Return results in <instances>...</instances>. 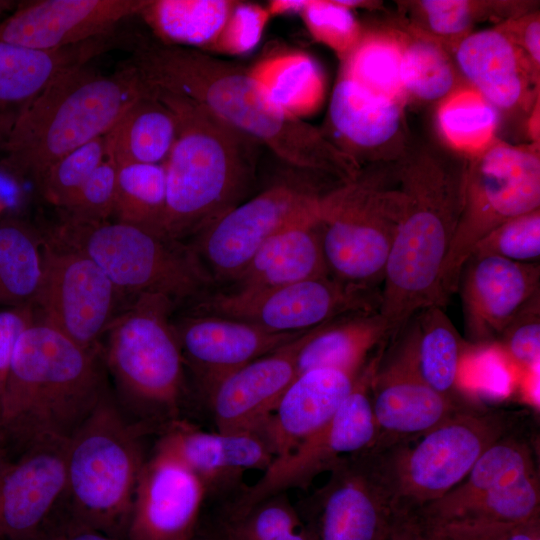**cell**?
<instances>
[{
  "label": "cell",
  "mask_w": 540,
  "mask_h": 540,
  "mask_svg": "<svg viewBox=\"0 0 540 540\" xmlns=\"http://www.w3.org/2000/svg\"><path fill=\"white\" fill-rule=\"evenodd\" d=\"M11 460L9 459L8 452L0 446V474L7 467Z\"/></svg>",
  "instance_id": "58"
},
{
  "label": "cell",
  "mask_w": 540,
  "mask_h": 540,
  "mask_svg": "<svg viewBox=\"0 0 540 540\" xmlns=\"http://www.w3.org/2000/svg\"><path fill=\"white\" fill-rule=\"evenodd\" d=\"M395 169L403 207L379 308L390 340L422 309L442 307L440 272L463 208L467 158L410 148Z\"/></svg>",
  "instance_id": "2"
},
{
  "label": "cell",
  "mask_w": 540,
  "mask_h": 540,
  "mask_svg": "<svg viewBox=\"0 0 540 540\" xmlns=\"http://www.w3.org/2000/svg\"><path fill=\"white\" fill-rule=\"evenodd\" d=\"M108 393L101 350L84 349L35 318L17 341L0 397V446L20 455L67 441Z\"/></svg>",
  "instance_id": "3"
},
{
  "label": "cell",
  "mask_w": 540,
  "mask_h": 540,
  "mask_svg": "<svg viewBox=\"0 0 540 540\" xmlns=\"http://www.w3.org/2000/svg\"><path fill=\"white\" fill-rule=\"evenodd\" d=\"M174 326L184 362L205 395L228 374L306 332L277 333L216 315L186 318Z\"/></svg>",
  "instance_id": "25"
},
{
  "label": "cell",
  "mask_w": 540,
  "mask_h": 540,
  "mask_svg": "<svg viewBox=\"0 0 540 540\" xmlns=\"http://www.w3.org/2000/svg\"><path fill=\"white\" fill-rule=\"evenodd\" d=\"M118 165L110 154L60 210L61 217L79 222L107 221L114 213Z\"/></svg>",
  "instance_id": "45"
},
{
  "label": "cell",
  "mask_w": 540,
  "mask_h": 540,
  "mask_svg": "<svg viewBox=\"0 0 540 540\" xmlns=\"http://www.w3.org/2000/svg\"><path fill=\"white\" fill-rule=\"evenodd\" d=\"M154 428L129 420L108 393L68 439L67 519L76 526L127 540L142 439Z\"/></svg>",
  "instance_id": "6"
},
{
  "label": "cell",
  "mask_w": 540,
  "mask_h": 540,
  "mask_svg": "<svg viewBox=\"0 0 540 540\" xmlns=\"http://www.w3.org/2000/svg\"><path fill=\"white\" fill-rule=\"evenodd\" d=\"M42 231L29 222L0 220V305L32 304L42 276Z\"/></svg>",
  "instance_id": "35"
},
{
  "label": "cell",
  "mask_w": 540,
  "mask_h": 540,
  "mask_svg": "<svg viewBox=\"0 0 540 540\" xmlns=\"http://www.w3.org/2000/svg\"><path fill=\"white\" fill-rule=\"evenodd\" d=\"M67 441L33 445L0 474V540H32L66 517Z\"/></svg>",
  "instance_id": "19"
},
{
  "label": "cell",
  "mask_w": 540,
  "mask_h": 540,
  "mask_svg": "<svg viewBox=\"0 0 540 540\" xmlns=\"http://www.w3.org/2000/svg\"><path fill=\"white\" fill-rule=\"evenodd\" d=\"M540 207V158L536 148L495 141L467 158L464 202L439 279L445 306L459 287L475 245L492 230Z\"/></svg>",
  "instance_id": "11"
},
{
  "label": "cell",
  "mask_w": 540,
  "mask_h": 540,
  "mask_svg": "<svg viewBox=\"0 0 540 540\" xmlns=\"http://www.w3.org/2000/svg\"><path fill=\"white\" fill-rule=\"evenodd\" d=\"M32 540H120L101 532L82 528L74 525L68 520H63L44 532L40 533Z\"/></svg>",
  "instance_id": "53"
},
{
  "label": "cell",
  "mask_w": 540,
  "mask_h": 540,
  "mask_svg": "<svg viewBox=\"0 0 540 540\" xmlns=\"http://www.w3.org/2000/svg\"><path fill=\"white\" fill-rule=\"evenodd\" d=\"M510 427L504 412L462 408L414 445L367 452L394 510L416 511L458 485Z\"/></svg>",
  "instance_id": "10"
},
{
  "label": "cell",
  "mask_w": 540,
  "mask_h": 540,
  "mask_svg": "<svg viewBox=\"0 0 540 540\" xmlns=\"http://www.w3.org/2000/svg\"><path fill=\"white\" fill-rule=\"evenodd\" d=\"M21 196V184L0 166V212L16 205Z\"/></svg>",
  "instance_id": "55"
},
{
  "label": "cell",
  "mask_w": 540,
  "mask_h": 540,
  "mask_svg": "<svg viewBox=\"0 0 540 540\" xmlns=\"http://www.w3.org/2000/svg\"><path fill=\"white\" fill-rule=\"evenodd\" d=\"M206 496L203 482L189 468L155 448L138 477L127 540H189Z\"/></svg>",
  "instance_id": "21"
},
{
  "label": "cell",
  "mask_w": 540,
  "mask_h": 540,
  "mask_svg": "<svg viewBox=\"0 0 540 540\" xmlns=\"http://www.w3.org/2000/svg\"><path fill=\"white\" fill-rule=\"evenodd\" d=\"M174 303L141 294L116 316L101 344L117 405L134 423L155 428L178 419L184 394V358L170 315Z\"/></svg>",
  "instance_id": "7"
},
{
  "label": "cell",
  "mask_w": 540,
  "mask_h": 540,
  "mask_svg": "<svg viewBox=\"0 0 540 540\" xmlns=\"http://www.w3.org/2000/svg\"><path fill=\"white\" fill-rule=\"evenodd\" d=\"M502 347L517 364L538 366L540 354L539 294L533 297L500 334Z\"/></svg>",
  "instance_id": "48"
},
{
  "label": "cell",
  "mask_w": 540,
  "mask_h": 540,
  "mask_svg": "<svg viewBox=\"0 0 540 540\" xmlns=\"http://www.w3.org/2000/svg\"><path fill=\"white\" fill-rule=\"evenodd\" d=\"M395 165L363 168L320 195L318 220L332 277L374 289L383 282L403 207Z\"/></svg>",
  "instance_id": "8"
},
{
  "label": "cell",
  "mask_w": 540,
  "mask_h": 540,
  "mask_svg": "<svg viewBox=\"0 0 540 540\" xmlns=\"http://www.w3.org/2000/svg\"><path fill=\"white\" fill-rule=\"evenodd\" d=\"M414 512L428 526L510 524L540 516V480L531 446L508 432L458 485Z\"/></svg>",
  "instance_id": "12"
},
{
  "label": "cell",
  "mask_w": 540,
  "mask_h": 540,
  "mask_svg": "<svg viewBox=\"0 0 540 540\" xmlns=\"http://www.w3.org/2000/svg\"><path fill=\"white\" fill-rule=\"evenodd\" d=\"M35 318L36 314L32 304L10 307L0 311V397L17 341Z\"/></svg>",
  "instance_id": "49"
},
{
  "label": "cell",
  "mask_w": 540,
  "mask_h": 540,
  "mask_svg": "<svg viewBox=\"0 0 540 540\" xmlns=\"http://www.w3.org/2000/svg\"><path fill=\"white\" fill-rule=\"evenodd\" d=\"M133 38L118 29L87 41L54 49H34L0 42V155L14 125L59 77Z\"/></svg>",
  "instance_id": "23"
},
{
  "label": "cell",
  "mask_w": 540,
  "mask_h": 540,
  "mask_svg": "<svg viewBox=\"0 0 540 540\" xmlns=\"http://www.w3.org/2000/svg\"><path fill=\"white\" fill-rule=\"evenodd\" d=\"M360 371L324 367L297 375L261 433L274 456L289 452L325 425L352 391Z\"/></svg>",
  "instance_id": "29"
},
{
  "label": "cell",
  "mask_w": 540,
  "mask_h": 540,
  "mask_svg": "<svg viewBox=\"0 0 540 540\" xmlns=\"http://www.w3.org/2000/svg\"><path fill=\"white\" fill-rule=\"evenodd\" d=\"M212 525L226 540H314L287 493L268 496L243 508L223 510Z\"/></svg>",
  "instance_id": "39"
},
{
  "label": "cell",
  "mask_w": 540,
  "mask_h": 540,
  "mask_svg": "<svg viewBox=\"0 0 540 540\" xmlns=\"http://www.w3.org/2000/svg\"><path fill=\"white\" fill-rule=\"evenodd\" d=\"M455 58L471 87L499 112L533 103L539 69L500 28L468 34L456 44Z\"/></svg>",
  "instance_id": "28"
},
{
  "label": "cell",
  "mask_w": 540,
  "mask_h": 540,
  "mask_svg": "<svg viewBox=\"0 0 540 540\" xmlns=\"http://www.w3.org/2000/svg\"><path fill=\"white\" fill-rule=\"evenodd\" d=\"M307 0H273L266 6L271 17L284 14H300Z\"/></svg>",
  "instance_id": "56"
},
{
  "label": "cell",
  "mask_w": 540,
  "mask_h": 540,
  "mask_svg": "<svg viewBox=\"0 0 540 540\" xmlns=\"http://www.w3.org/2000/svg\"><path fill=\"white\" fill-rule=\"evenodd\" d=\"M149 89L127 61L110 74L87 64L62 75L18 119L0 166L20 184L36 187L62 157L110 132Z\"/></svg>",
  "instance_id": "4"
},
{
  "label": "cell",
  "mask_w": 540,
  "mask_h": 540,
  "mask_svg": "<svg viewBox=\"0 0 540 540\" xmlns=\"http://www.w3.org/2000/svg\"><path fill=\"white\" fill-rule=\"evenodd\" d=\"M155 448L189 468L207 494L231 489L246 470L265 471L275 457L256 433L208 432L180 418L162 427Z\"/></svg>",
  "instance_id": "27"
},
{
  "label": "cell",
  "mask_w": 540,
  "mask_h": 540,
  "mask_svg": "<svg viewBox=\"0 0 540 540\" xmlns=\"http://www.w3.org/2000/svg\"><path fill=\"white\" fill-rule=\"evenodd\" d=\"M148 0H37L0 21V42L34 49L70 46L117 30Z\"/></svg>",
  "instance_id": "22"
},
{
  "label": "cell",
  "mask_w": 540,
  "mask_h": 540,
  "mask_svg": "<svg viewBox=\"0 0 540 540\" xmlns=\"http://www.w3.org/2000/svg\"><path fill=\"white\" fill-rule=\"evenodd\" d=\"M397 32L403 48L401 75L407 98L442 100L456 88V71L444 45L413 26Z\"/></svg>",
  "instance_id": "41"
},
{
  "label": "cell",
  "mask_w": 540,
  "mask_h": 540,
  "mask_svg": "<svg viewBox=\"0 0 540 540\" xmlns=\"http://www.w3.org/2000/svg\"><path fill=\"white\" fill-rule=\"evenodd\" d=\"M300 511L314 540H387L394 507L367 451L342 458Z\"/></svg>",
  "instance_id": "18"
},
{
  "label": "cell",
  "mask_w": 540,
  "mask_h": 540,
  "mask_svg": "<svg viewBox=\"0 0 540 540\" xmlns=\"http://www.w3.org/2000/svg\"><path fill=\"white\" fill-rule=\"evenodd\" d=\"M151 88L177 121L176 140L164 162L163 234L181 241L237 205L252 176L259 144L193 99Z\"/></svg>",
  "instance_id": "5"
},
{
  "label": "cell",
  "mask_w": 540,
  "mask_h": 540,
  "mask_svg": "<svg viewBox=\"0 0 540 540\" xmlns=\"http://www.w3.org/2000/svg\"><path fill=\"white\" fill-rule=\"evenodd\" d=\"M107 154V134L97 137L54 163L35 189L59 210L71 200Z\"/></svg>",
  "instance_id": "42"
},
{
  "label": "cell",
  "mask_w": 540,
  "mask_h": 540,
  "mask_svg": "<svg viewBox=\"0 0 540 540\" xmlns=\"http://www.w3.org/2000/svg\"><path fill=\"white\" fill-rule=\"evenodd\" d=\"M402 43L397 31L364 32L343 60L340 75L365 90L402 105L407 98L401 75Z\"/></svg>",
  "instance_id": "37"
},
{
  "label": "cell",
  "mask_w": 540,
  "mask_h": 540,
  "mask_svg": "<svg viewBox=\"0 0 540 540\" xmlns=\"http://www.w3.org/2000/svg\"><path fill=\"white\" fill-rule=\"evenodd\" d=\"M403 106L339 75L329 103L327 138L361 169L398 163L410 150Z\"/></svg>",
  "instance_id": "20"
},
{
  "label": "cell",
  "mask_w": 540,
  "mask_h": 540,
  "mask_svg": "<svg viewBox=\"0 0 540 540\" xmlns=\"http://www.w3.org/2000/svg\"><path fill=\"white\" fill-rule=\"evenodd\" d=\"M42 234V276L32 302L36 318L78 346L100 351L101 339L125 307V294L91 258Z\"/></svg>",
  "instance_id": "14"
},
{
  "label": "cell",
  "mask_w": 540,
  "mask_h": 540,
  "mask_svg": "<svg viewBox=\"0 0 540 540\" xmlns=\"http://www.w3.org/2000/svg\"><path fill=\"white\" fill-rule=\"evenodd\" d=\"M149 88L107 133V153L118 166L164 164L176 140L173 112Z\"/></svg>",
  "instance_id": "32"
},
{
  "label": "cell",
  "mask_w": 540,
  "mask_h": 540,
  "mask_svg": "<svg viewBox=\"0 0 540 540\" xmlns=\"http://www.w3.org/2000/svg\"><path fill=\"white\" fill-rule=\"evenodd\" d=\"M471 338L500 336L527 303L539 294V262L519 263L496 256L469 257L459 284Z\"/></svg>",
  "instance_id": "26"
},
{
  "label": "cell",
  "mask_w": 540,
  "mask_h": 540,
  "mask_svg": "<svg viewBox=\"0 0 540 540\" xmlns=\"http://www.w3.org/2000/svg\"><path fill=\"white\" fill-rule=\"evenodd\" d=\"M500 29L529 57L534 66L540 67V20L539 14H522L509 19Z\"/></svg>",
  "instance_id": "50"
},
{
  "label": "cell",
  "mask_w": 540,
  "mask_h": 540,
  "mask_svg": "<svg viewBox=\"0 0 540 540\" xmlns=\"http://www.w3.org/2000/svg\"><path fill=\"white\" fill-rule=\"evenodd\" d=\"M127 62L148 86L193 99L286 164L342 182L361 170L323 131L276 106L245 66L200 50L140 39Z\"/></svg>",
  "instance_id": "1"
},
{
  "label": "cell",
  "mask_w": 540,
  "mask_h": 540,
  "mask_svg": "<svg viewBox=\"0 0 540 540\" xmlns=\"http://www.w3.org/2000/svg\"><path fill=\"white\" fill-rule=\"evenodd\" d=\"M437 122L447 145L470 158L496 141L499 111L473 87L461 86L441 100Z\"/></svg>",
  "instance_id": "38"
},
{
  "label": "cell",
  "mask_w": 540,
  "mask_h": 540,
  "mask_svg": "<svg viewBox=\"0 0 540 540\" xmlns=\"http://www.w3.org/2000/svg\"><path fill=\"white\" fill-rule=\"evenodd\" d=\"M389 340L379 310L334 318L308 331L297 355V375L324 367L360 371L369 354Z\"/></svg>",
  "instance_id": "31"
},
{
  "label": "cell",
  "mask_w": 540,
  "mask_h": 540,
  "mask_svg": "<svg viewBox=\"0 0 540 540\" xmlns=\"http://www.w3.org/2000/svg\"><path fill=\"white\" fill-rule=\"evenodd\" d=\"M12 4H13V2H11V1L0 0V13H2L3 11L9 9L12 6Z\"/></svg>",
  "instance_id": "59"
},
{
  "label": "cell",
  "mask_w": 540,
  "mask_h": 540,
  "mask_svg": "<svg viewBox=\"0 0 540 540\" xmlns=\"http://www.w3.org/2000/svg\"><path fill=\"white\" fill-rule=\"evenodd\" d=\"M325 276L331 274L323 252L317 207L272 236L236 281L237 290L256 291Z\"/></svg>",
  "instance_id": "30"
},
{
  "label": "cell",
  "mask_w": 540,
  "mask_h": 540,
  "mask_svg": "<svg viewBox=\"0 0 540 540\" xmlns=\"http://www.w3.org/2000/svg\"><path fill=\"white\" fill-rule=\"evenodd\" d=\"M234 4L233 0H148L139 16L158 41L207 53Z\"/></svg>",
  "instance_id": "34"
},
{
  "label": "cell",
  "mask_w": 540,
  "mask_h": 540,
  "mask_svg": "<svg viewBox=\"0 0 540 540\" xmlns=\"http://www.w3.org/2000/svg\"><path fill=\"white\" fill-rule=\"evenodd\" d=\"M383 343L361 369L352 391L334 416L289 452L274 457L260 479L245 487L225 510L249 506L268 496L306 489L342 458L369 450L377 438L371 383L384 353Z\"/></svg>",
  "instance_id": "13"
},
{
  "label": "cell",
  "mask_w": 540,
  "mask_h": 540,
  "mask_svg": "<svg viewBox=\"0 0 540 540\" xmlns=\"http://www.w3.org/2000/svg\"><path fill=\"white\" fill-rule=\"evenodd\" d=\"M319 197L291 185L270 187L196 234L192 248L209 277L236 281L272 236L316 211Z\"/></svg>",
  "instance_id": "16"
},
{
  "label": "cell",
  "mask_w": 540,
  "mask_h": 540,
  "mask_svg": "<svg viewBox=\"0 0 540 540\" xmlns=\"http://www.w3.org/2000/svg\"><path fill=\"white\" fill-rule=\"evenodd\" d=\"M299 15L310 35L335 52L341 62L363 34L352 9L339 0H307Z\"/></svg>",
  "instance_id": "43"
},
{
  "label": "cell",
  "mask_w": 540,
  "mask_h": 540,
  "mask_svg": "<svg viewBox=\"0 0 540 540\" xmlns=\"http://www.w3.org/2000/svg\"><path fill=\"white\" fill-rule=\"evenodd\" d=\"M426 527L430 540H488L482 526L426 525Z\"/></svg>",
  "instance_id": "54"
},
{
  "label": "cell",
  "mask_w": 540,
  "mask_h": 540,
  "mask_svg": "<svg viewBox=\"0 0 540 540\" xmlns=\"http://www.w3.org/2000/svg\"><path fill=\"white\" fill-rule=\"evenodd\" d=\"M488 4L466 0H422L414 6L417 8V19L424 23V28L419 30L439 41L440 38H458L459 42L469 34V29L478 18L485 13L491 14Z\"/></svg>",
  "instance_id": "46"
},
{
  "label": "cell",
  "mask_w": 540,
  "mask_h": 540,
  "mask_svg": "<svg viewBox=\"0 0 540 540\" xmlns=\"http://www.w3.org/2000/svg\"><path fill=\"white\" fill-rule=\"evenodd\" d=\"M387 540H430V536L414 511H395Z\"/></svg>",
  "instance_id": "52"
},
{
  "label": "cell",
  "mask_w": 540,
  "mask_h": 540,
  "mask_svg": "<svg viewBox=\"0 0 540 540\" xmlns=\"http://www.w3.org/2000/svg\"><path fill=\"white\" fill-rule=\"evenodd\" d=\"M496 256L519 263H535L540 256V209L508 220L488 233L470 257Z\"/></svg>",
  "instance_id": "44"
},
{
  "label": "cell",
  "mask_w": 540,
  "mask_h": 540,
  "mask_svg": "<svg viewBox=\"0 0 540 540\" xmlns=\"http://www.w3.org/2000/svg\"><path fill=\"white\" fill-rule=\"evenodd\" d=\"M482 527L488 540H540V516L517 523Z\"/></svg>",
  "instance_id": "51"
},
{
  "label": "cell",
  "mask_w": 540,
  "mask_h": 540,
  "mask_svg": "<svg viewBox=\"0 0 540 540\" xmlns=\"http://www.w3.org/2000/svg\"><path fill=\"white\" fill-rule=\"evenodd\" d=\"M45 232L91 258L125 295L158 294L175 304L210 281L192 247L132 225L61 217Z\"/></svg>",
  "instance_id": "9"
},
{
  "label": "cell",
  "mask_w": 540,
  "mask_h": 540,
  "mask_svg": "<svg viewBox=\"0 0 540 540\" xmlns=\"http://www.w3.org/2000/svg\"><path fill=\"white\" fill-rule=\"evenodd\" d=\"M392 341L395 344L384 350L371 383L377 425L375 444L368 450L371 452L418 439L463 408L422 379L408 325Z\"/></svg>",
  "instance_id": "17"
},
{
  "label": "cell",
  "mask_w": 540,
  "mask_h": 540,
  "mask_svg": "<svg viewBox=\"0 0 540 540\" xmlns=\"http://www.w3.org/2000/svg\"><path fill=\"white\" fill-rule=\"evenodd\" d=\"M408 325L422 379L442 396L457 402L461 341L443 307L432 305L422 309Z\"/></svg>",
  "instance_id": "36"
},
{
  "label": "cell",
  "mask_w": 540,
  "mask_h": 540,
  "mask_svg": "<svg viewBox=\"0 0 540 540\" xmlns=\"http://www.w3.org/2000/svg\"><path fill=\"white\" fill-rule=\"evenodd\" d=\"M189 540H226L222 533L213 525L207 528L198 526L196 532Z\"/></svg>",
  "instance_id": "57"
},
{
  "label": "cell",
  "mask_w": 540,
  "mask_h": 540,
  "mask_svg": "<svg viewBox=\"0 0 540 540\" xmlns=\"http://www.w3.org/2000/svg\"><path fill=\"white\" fill-rule=\"evenodd\" d=\"M380 305L381 293L374 288L325 276L265 290L222 293L201 307L272 332L295 333L349 313L376 311Z\"/></svg>",
  "instance_id": "15"
},
{
  "label": "cell",
  "mask_w": 540,
  "mask_h": 540,
  "mask_svg": "<svg viewBox=\"0 0 540 540\" xmlns=\"http://www.w3.org/2000/svg\"><path fill=\"white\" fill-rule=\"evenodd\" d=\"M165 211L166 172L164 164H124L118 166L113 213L117 222L164 236Z\"/></svg>",
  "instance_id": "40"
},
{
  "label": "cell",
  "mask_w": 540,
  "mask_h": 540,
  "mask_svg": "<svg viewBox=\"0 0 540 540\" xmlns=\"http://www.w3.org/2000/svg\"><path fill=\"white\" fill-rule=\"evenodd\" d=\"M270 18L266 6L235 1L224 27L207 53L238 56L251 52L261 41Z\"/></svg>",
  "instance_id": "47"
},
{
  "label": "cell",
  "mask_w": 540,
  "mask_h": 540,
  "mask_svg": "<svg viewBox=\"0 0 540 540\" xmlns=\"http://www.w3.org/2000/svg\"><path fill=\"white\" fill-rule=\"evenodd\" d=\"M308 331L228 374L206 394L217 431L261 436L268 418L297 376V355Z\"/></svg>",
  "instance_id": "24"
},
{
  "label": "cell",
  "mask_w": 540,
  "mask_h": 540,
  "mask_svg": "<svg viewBox=\"0 0 540 540\" xmlns=\"http://www.w3.org/2000/svg\"><path fill=\"white\" fill-rule=\"evenodd\" d=\"M249 71L269 99L295 119L305 121L324 102L325 76L316 60L305 52L287 50L268 55Z\"/></svg>",
  "instance_id": "33"
}]
</instances>
